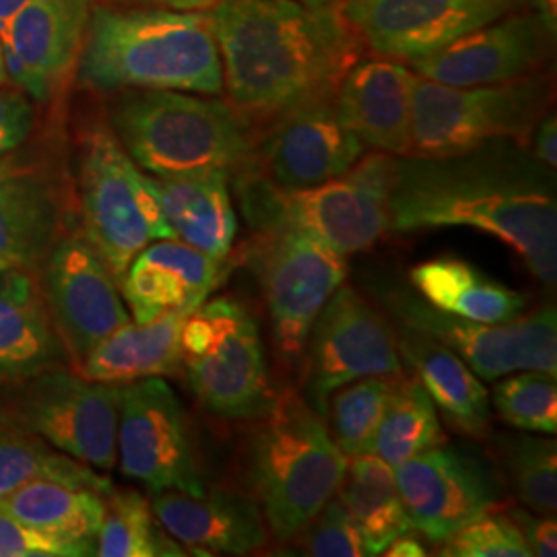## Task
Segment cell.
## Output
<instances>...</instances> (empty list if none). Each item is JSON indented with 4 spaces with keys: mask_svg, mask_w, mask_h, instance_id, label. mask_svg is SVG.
Returning a JSON list of instances; mask_svg holds the SVG:
<instances>
[{
    "mask_svg": "<svg viewBox=\"0 0 557 557\" xmlns=\"http://www.w3.org/2000/svg\"><path fill=\"white\" fill-rule=\"evenodd\" d=\"M409 285L434 308L485 324L510 322L527 310L522 294L457 257L419 262L409 271Z\"/></svg>",
    "mask_w": 557,
    "mask_h": 557,
    "instance_id": "30",
    "label": "cell"
},
{
    "mask_svg": "<svg viewBox=\"0 0 557 557\" xmlns=\"http://www.w3.org/2000/svg\"><path fill=\"white\" fill-rule=\"evenodd\" d=\"M301 397L324 418L338 386L368 376L403 374L395 324L349 285L320 310L301 358Z\"/></svg>",
    "mask_w": 557,
    "mask_h": 557,
    "instance_id": "14",
    "label": "cell"
},
{
    "mask_svg": "<svg viewBox=\"0 0 557 557\" xmlns=\"http://www.w3.org/2000/svg\"><path fill=\"white\" fill-rule=\"evenodd\" d=\"M508 515L517 522L531 556H557L556 518L543 517V515L522 510V508H512V510H508Z\"/></svg>",
    "mask_w": 557,
    "mask_h": 557,
    "instance_id": "42",
    "label": "cell"
},
{
    "mask_svg": "<svg viewBox=\"0 0 557 557\" xmlns=\"http://www.w3.org/2000/svg\"><path fill=\"white\" fill-rule=\"evenodd\" d=\"M149 178L176 239L213 259H230L238 232L230 195V174L213 170L188 176Z\"/></svg>",
    "mask_w": 557,
    "mask_h": 557,
    "instance_id": "27",
    "label": "cell"
},
{
    "mask_svg": "<svg viewBox=\"0 0 557 557\" xmlns=\"http://www.w3.org/2000/svg\"><path fill=\"white\" fill-rule=\"evenodd\" d=\"M38 479H54L66 483H87L101 490H110L112 481L100 471L75 460L64 453H54L40 436L17 428L13 423H0V498L13 494L23 485Z\"/></svg>",
    "mask_w": 557,
    "mask_h": 557,
    "instance_id": "33",
    "label": "cell"
},
{
    "mask_svg": "<svg viewBox=\"0 0 557 557\" xmlns=\"http://www.w3.org/2000/svg\"><path fill=\"white\" fill-rule=\"evenodd\" d=\"M395 331L398 356L411 368L444 421L467 438H490L492 405L478 374L438 341L398 324Z\"/></svg>",
    "mask_w": 557,
    "mask_h": 557,
    "instance_id": "25",
    "label": "cell"
},
{
    "mask_svg": "<svg viewBox=\"0 0 557 557\" xmlns=\"http://www.w3.org/2000/svg\"><path fill=\"white\" fill-rule=\"evenodd\" d=\"M393 158L380 151L361 156L343 176L301 190L275 188L246 165L234 174L236 193L255 232L294 230L349 257L388 234Z\"/></svg>",
    "mask_w": 557,
    "mask_h": 557,
    "instance_id": "6",
    "label": "cell"
},
{
    "mask_svg": "<svg viewBox=\"0 0 557 557\" xmlns=\"http://www.w3.org/2000/svg\"><path fill=\"white\" fill-rule=\"evenodd\" d=\"M446 557H531L527 541L508 512H485L440 543Z\"/></svg>",
    "mask_w": 557,
    "mask_h": 557,
    "instance_id": "38",
    "label": "cell"
},
{
    "mask_svg": "<svg viewBox=\"0 0 557 557\" xmlns=\"http://www.w3.org/2000/svg\"><path fill=\"white\" fill-rule=\"evenodd\" d=\"M416 73L391 59L358 60L338 83V120L366 147L395 158L409 156Z\"/></svg>",
    "mask_w": 557,
    "mask_h": 557,
    "instance_id": "21",
    "label": "cell"
},
{
    "mask_svg": "<svg viewBox=\"0 0 557 557\" xmlns=\"http://www.w3.org/2000/svg\"><path fill=\"white\" fill-rule=\"evenodd\" d=\"M442 442L446 436L434 400L413 374H398L393 380L372 453L395 469Z\"/></svg>",
    "mask_w": 557,
    "mask_h": 557,
    "instance_id": "32",
    "label": "cell"
},
{
    "mask_svg": "<svg viewBox=\"0 0 557 557\" xmlns=\"http://www.w3.org/2000/svg\"><path fill=\"white\" fill-rule=\"evenodd\" d=\"M547 165L496 140L446 158H393L388 234L473 227L506 242L543 283L557 278V205Z\"/></svg>",
    "mask_w": 557,
    "mask_h": 557,
    "instance_id": "1",
    "label": "cell"
},
{
    "mask_svg": "<svg viewBox=\"0 0 557 557\" xmlns=\"http://www.w3.org/2000/svg\"><path fill=\"white\" fill-rule=\"evenodd\" d=\"M522 0H345V17L380 59L416 62L512 13Z\"/></svg>",
    "mask_w": 557,
    "mask_h": 557,
    "instance_id": "17",
    "label": "cell"
},
{
    "mask_svg": "<svg viewBox=\"0 0 557 557\" xmlns=\"http://www.w3.org/2000/svg\"><path fill=\"white\" fill-rule=\"evenodd\" d=\"M110 128L143 172L161 178L238 174L259 135L230 101L174 89H122L110 106Z\"/></svg>",
    "mask_w": 557,
    "mask_h": 557,
    "instance_id": "5",
    "label": "cell"
},
{
    "mask_svg": "<svg viewBox=\"0 0 557 557\" xmlns=\"http://www.w3.org/2000/svg\"><path fill=\"white\" fill-rule=\"evenodd\" d=\"M395 379L397 376L354 380L338 386L326 400L324 421L345 457L372 453Z\"/></svg>",
    "mask_w": 557,
    "mask_h": 557,
    "instance_id": "36",
    "label": "cell"
},
{
    "mask_svg": "<svg viewBox=\"0 0 557 557\" xmlns=\"http://www.w3.org/2000/svg\"><path fill=\"white\" fill-rule=\"evenodd\" d=\"M81 85L98 91H223L209 11L94 7L79 52Z\"/></svg>",
    "mask_w": 557,
    "mask_h": 557,
    "instance_id": "3",
    "label": "cell"
},
{
    "mask_svg": "<svg viewBox=\"0 0 557 557\" xmlns=\"http://www.w3.org/2000/svg\"><path fill=\"white\" fill-rule=\"evenodd\" d=\"M59 190L40 168L0 160V271L40 267L59 239Z\"/></svg>",
    "mask_w": 557,
    "mask_h": 557,
    "instance_id": "23",
    "label": "cell"
},
{
    "mask_svg": "<svg viewBox=\"0 0 557 557\" xmlns=\"http://www.w3.org/2000/svg\"><path fill=\"white\" fill-rule=\"evenodd\" d=\"M114 7H153L170 11H211L221 0H108Z\"/></svg>",
    "mask_w": 557,
    "mask_h": 557,
    "instance_id": "44",
    "label": "cell"
},
{
    "mask_svg": "<svg viewBox=\"0 0 557 557\" xmlns=\"http://www.w3.org/2000/svg\"><path fill=\"white\" fill-rule=\"evenodd\" d=\"M223 269L225 260L180 239H158L140 250L119 285L135 322H149L170 310H197L220 285Z\"/></svg>",
    "mask_w": 557,
    "mask_h": 557,
    "instance_id": "22",
    "label": "cell"
},
{
    "mask_svg": "<svg viewBox=\"0 0 557 557\" xmlns=\"http://www.w3.org/2000/svg\"><path fill=\"white\" fill-rule=\"evenodd\" d=\"M64 356L40 285L27 271H0V384L60 368Z\"/></svg>",
    "mask_w": 557,
    "mask_h": 557,
    "instance_id": "26",
    "label": "cell"
},
{
    "mask_svg": "<svg viewBox=\"0 0 557 557\" xmlns=\"http://www.w3.org/2000/svg\"><path fill=\"white\" fill-rule=\"evenodd\" d=\"M110 490L38 479L0 498V510L46 535L79 543L96 556L98 533L106 515V494Z\"/></svg>",
    "mask_w": 557,
    "mask_h": 557,
    "instance_id": "29",
    "label": "cell"
},
{
    "mask_svg": "<svg viewBox=\"0 0 557 557\" xmlns=\"http://www.w3.org/2000/svg\"><path fill=\"white\" fill-rule=\"evenodd\" d=\"M79 197L83 234L120 283L143 248L176 238L145 174L110 126H94L81 147Z\"/></svg>",
    "mask_w": 557,
    "mask_h": 557,
    "instance_id": "10",
    "label": "cell"
},
{
    "mask_svg": "<svg viewBox=\"0 0 557 557\" xmlns=\"http://www.w3.org/2000/svg\"><path fill=\"white\" fill-rule=\"evenodd\" d=\"M533 158L541 161L543 165L556 170L557 168V120L556 116H545L533 131Z\"/></svg>",
    "mask_w": 557,
    "mask_h": 557,
    "instance_id": "43",
    "label": "cell"
},
{
    "mask_svg": "<svg viewBox=\"0 0 557 557\" xmlns=\"http://www.w3.org/2000/svg\"><path fill=\"white\" fill-rule=\"evenodd\" d=\"M395 479L413 531L432 543L502 502L498 471L475 450L446 442L395 467Z\"/></svg>",
    "mask_w": 557,
    "mask_h": 557,
    "instance_id": "16",
    "label": "cell"
},
{
    "mask_svg": "<svg viewBox=\"0 0 557 557\" xmlns=\"http://www.w3.org/2000/svg\"><path fill=\"white\" fill-rule=\"evenodd\" d=\"M366 145L341 120L333 100L314 101L264 124L250 168L281 190H301L338 178Z\"/></svg>",
    "mask_w": 557,
    "mask_h": 557,
    "instance_id": "18",
    "label": "cell"
},
{
    "mask_svg": "<svg viewBox=\"0 0 557 557\" xmlns=\"http://www.w3.org/2000/svg\"><path fill=\"white\" fill-rule=\"evenodd\" d=\"M244 257L259 278L278 359L296 368L320 310L347 278V260L285 227L257 232Z\"/></svg>",
    "mask_w": 557,
    "mask_h": 557,
    "instance_id": "11",
    "label": "cell"
},
{
    "mask_svg": "<svg viewBox=\"0 0 557 557\" xmlns=\"http://www.w3.org/2000/svg\"><path fill=\"white\" fill-rule=\"evenodd\" d=\"M96 556L180 557L186 556L176 539L170 537L153 515L151 499L137 490L112 487L106 494Z\"/></svg>",
    "mask_w": 557,
    "mask_h": 557,
    "instance_id": "34",
    "label": "cell"
},
{
    "mask_svg": "<svg viewBox=\"0 0 557 557\" xmlns=\"http://www.w3.org/2000/svg\"><path fill=\"white\" fill-rule=\"evenodd\" d=\"M547 57V25L537 15L508 13L411 62L419 77L479 87L533 75Z\"/></svg>",
    "mask_w": 557,
    "mask_h": 557,
    "instance_id": "19",
    "label": "cell"
},
{
    "mask_svg": "<svg viewBox=\"0 0 557 557\" xmlns=\"http://www.w3.org/2000/svg\"><path fill=\"white\" fill-rule=\"evenodd\" d=\"M296 2L308 4V7H319V4H329V2H333V0H296Z\"/></svg>",
    "mask_w": 557,
    "mask_h": 557,
    "instance_id": "47",
    "label": "cell"
},
{
    "mask_svg": "<svg viewBox=\"0 0 557 557\" xmlns=\"http://www.w3.org/2000/svg\"><path fill=\"white\" fill-rule=\"evenodd\" d=\"M304 556H368L363 541L337 494L329 499L310 524L292 541Z\"/></svg>",
    "mask_w": 557,
    "mask_h": 557,
    "instance_id": "39",
    "label": "cell"
},
{
    "mask_svg": "<svg viewBox=\"0 0 557 557\" xmlns=\"http://www.w3.org/2000/svg\"><path fill=\"white\" fill-rule=\"evenodd\" d=\"M372 294L393 324L438 341L481 380L492 382L522 370L557 374L556 306L504 324H485L438 310L411 285L393 278H374Z\"/></svg>",
    "mask_w": 557,
    "mask_h": 557,
    "instance_id": "9",
    "label": "cell"
},
{
    "mask_svg": "<svg viewBox=\"0 0 557 557\" xmlns=\"http://www.w3.org/2000/svg\"><path fill=\"white\" fill-rule=\"evenodd\" d=\"M29 0H0V34L9 27L11 20L20 13Z\"/></svg>",
    "mask_w": 557,
    "mask_h": 557,
    "instance_id": "46",
    "label": "cell"
},
{
    "mask_svg": "<svg viewBox=\"0 0 557 557\" xmlns=\"http://www.w3.org/2000/svg\"><path fill=\"white\" fill-rule=\"evenodd\" d=\"M492 455L527 510L543 517H556V440L529 434H499L492 438Z\"/></svg>",
    "mask_w": 557,
    "mask_h": 557,
    "instance_id": "35",
    "label": "cell"
},
{
    "mask_svg": "<svg viewBox=\"0 0 557 557\" xmlns=\"http://www.w3.org/2000/svg\"><path fill=\"white\" fill-rule=\"evenodd\" d=\"M347 460L324 418L294 388L277 393L246 446L248 494L269 537L287 545L337 494Z\"/></svg>",
    "mask_w": 557,
    "mask_h": 557,
    "instance_id": "4",
    "label": "cell"
},
{
    "mask_svg": "<svg viewBox=\"0 0 557 557\" xmlns=\"http://www.w3.org/2000/svg\"><path fill=\"white\" fill-rule=\"evenodd\" d=\"M549 101L552 83L545 77L453 87L416 73L409 156L446 158L496 140L527 147Z\"/></svg>",
    "mask_w": 557,
    "mask_h": 557,
    "instance_id": "8",
    "label": "cell"
},
{
    "mask_svg": "<svg viewBox=\"0 0 557 557\" xmlns=\"http://www.w3.org/2000/svg\"><path fill=\"white\" fill-rule=\"evenodd\" d=\"M163 531L195 556H248L269 543L257 499L238 490L161 492L151 499Z\"/></svg>",
    "mask_w": 557,
    "mask_h": 557,
    "instance_id": "20",
    "label": "cell"
},
{
    "mask_svg": "<svg viewBox=\"0 0 557 557\" xmlns=\"http://www.w3.org/2000/svg\"><path fill=\"white\" fill-rule=\"evenodd\" d=\"M94 556L79 543L46 535L0 510V557Z\"/></svg>",
    "mask_w": 557,
    "mask_h": 557,
    "instance_id": "40",
    "label": "cell"
},
{
    "mask_svg": "<svg viewBox=\"0 0 557 557\" xmlns=\"http://www.w3.org/2000/svg\"><path fill=\"white\" fill-rule=\"evenodd\" d=\"M41 264L40 292L71 363L79 370L89 351L131 314L119 281L81 232L60 234Z\"/></svg>",
    "mask_w": 557,
    "mask_h": 557,
    "instance_id": "15",
    "label": "cell"
},
{
    "mask_svg": "<svg viewBox=\"0 0 557 557\" xmlns=\"http://www.w3.org/2000/svg\"><path fill=\"white\" fill-rule=\"evenodd\" d=\"M116 446L122 475L151 496L207 490L188 413L160 376L122 384Z\"/></svg>",
    "mask_w": 557,
    "mask_h": 557,
    "instance_id": "13",
    "label": "cell"
},
{
    "mask_svg": "<svg viewBox=\"0 0 557 557\" xmlns=\"http://www.w3.org/2000/svg\"><path fill=\"white\" fill-rule=\"evenodd\" d=\"M34 108L20 89H7L0 85V160L32 135Z\"/></svg>",
    "mask_w": 557,
    "mask_h": 557,
    "instance_id": "41",
    "label": "cell"
},
{
    "mask_svg": "<svg viewBox=\"0 0 557 557\" xmlns=\"http://www.w3.org/2000/svg\"><path fill=\"white\" fill-rule=\"evenodd\" d=\"M182 370L207 413L221 421H257L277 393L259 322L239 299H205L182 326Z\"/></svg>",
    "mask_w": 557,
    "mask_h": 557,
    "instance_id": "7",
    "label": "cell"
},
{
    "mask_svg": "<svg viewBox=\"0 0 557 557\" xmlns=\"http://www.w3.org/2000/svg\"><path fill=\"white\" fill-rule=\"evenodd\" d=\"M91 9L94 0H29L0 34L25 62L34 100H48L79 59Z\"/></svg>",
    "mask_w": 557,
    "mask_h": 557,
    "instance_id": "24",
    "label": "cell"
},
{
    "mask_svg": "<svg viewBox=\"0 0 557 557\" xmlns=\"http://www.w3.org/2000/svg\"><path fill=\"white\" fill-rule=\"evenodd\" d=\"M193 312L180 308L149 322H126L89 351L77 374L108 384L176 376L182 370V326Z\"/></svg>",
    "mask_w": 557,
    "mask_h": 557,
    "instance_id": "28",
    "label": "cell"
},
{
    "mask_svg": "<svg viewBox=\"0 0 557 557\" xmlns=\"http://www.w3.org/2000/svg\"><path fill=\"white\" fill-rule=\"evenodd\" d=\"M492 400L499 419L510 428L533 434H556V376L522 370V374L499 380Z\"/></svg>",
    "mask_w": 557,
    "mask_h": 557,
    "instance_id": "37",
    "label": "cell"
},
{
    "mask_svg": "<svg viewBox=\"0 0 557 557\" xmlns=\"http://www.w3.org/2000/svg\"><path fill=\"white\" fill-rule=\"evenodd\" d=\"M9 418L54 450L110 473L119 462L122 384L83 379L62 368L17 382Z\"/></svg>",
    "mask_w": 557,
    "mask_h": 557,
    "instance_id": "12",
    "label": "cell"
},
{
    "mask_svg": "<svg viewBox=\"0 0 557 557\" xmlns=\"http://www.w3.org/2000/svg\"><path fill=\"white\" fill-rule=\"evenodd\" d=\"M232 108L269 124L296 108L333 100L361 57L343 2L221 0L209 11Z\"/></svg>",
    "mask_w": 557,
    "mask_h": 557,
    "instance_id": "2",
    "label": "cell"
},
{
    "mask_svg": "<svg viewBox=\"0 0 557 557\" xmlns=\"http://www.w3.org/2000/svg\"><path fill=\"white\" fill-rule=\"evenodd\" d=\"M382 556L423 557L428 556V552H425V547L421 545V541H419L411 531H407V533L398 535L397 539H393V541H391V545L382 552Z\"/></svg>",
    "mask_w": 557,
    "mask_h": 557,
    "instance_id": "45",
    "label": "cell"
},
{
    "mask_svg": "<svg viewBox=\"0 0 557 557\" xmlns=\"http://www.w3.org/2000/svg\"><path fill=\"white\" fill-rule=\"evenodd\" d=\"M4 83H9V81H7V73H4V62H2V52H0V85H4Z\"/></svg>",
    "mask_w": 557,
    "mask_h": 557,
    "instance_id": "48",
    "label": "cell"
},
{
    "mask_svg": "<svg viewBox=\"0 0 557 557\" xmlns=\"http://www.w3.org/2000/svg\"><path fill=\"white\" fill-rule=\"evenodd\" d=\"M337 498L354 520L368 556H382L393 539L413 531L398 496L395 469L374 453L347 460Z\"/></svg>",
    "mask_w": 557,
    "mask_h": 557,
    "instance_id": "31",
    "label": "cell"
}]
</instances>
